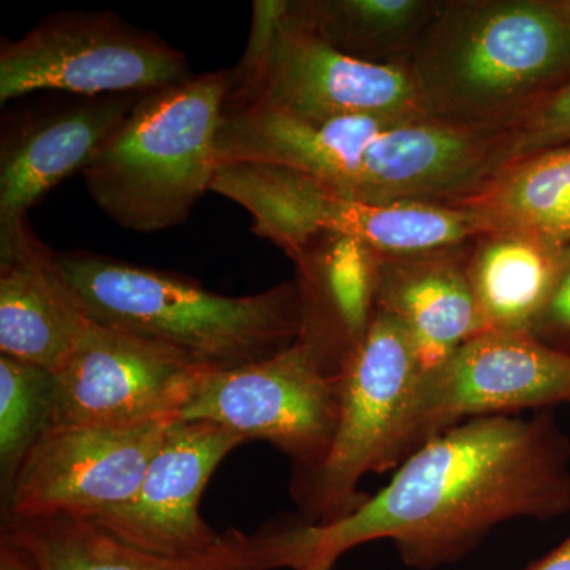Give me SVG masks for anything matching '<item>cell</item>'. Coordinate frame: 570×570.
<instances>
[{
    "label": "cell",
    "mask_w": 570,
    "mask_h": 570,
    "mask_svg": "<svg viewBox=\"0 0 570 570\" xmlns=\"http://www.w3.org/2000/svg\"><path fill=\"white\" fill-rule=\"evenodd\" d=\"M570 512V441L549 412L472 419L420 445L389 485L330 524H275L284 568L390 539L409 568L466 557L493 528Z\"/></svg>",
    "instance_id": "6da1fadb"
},
{
    "label": "cell",
    "mask_w": 570,
    "mask_h": 570,
    "mask_svg": "<svg viewBox=\"0 0 570 570\" xmlns=\"http://www.w3.org/2000/svg\"><path fill=\"white\" fill-rule=\"evenodd\" d=\"M217 167L294 168L330 193L363 202L455 205L510 163V132H482L420 118L346 116L311 122L266 110L224 111Z\"/></svg>",
    "instance_id": "7a4b0ae2"
},
{
    "label": "cell",
    "mask_w": 570,
    "mask_h": 570,
    "mask_svg": "<svg viewBox=\"0 0 570 570\" xmlns=\"http://www.w3.org/2000/svg\"><path fill=\"white\" fill-rule=\"evenodd\" d=\"M428 116L508 132L570 78V24L550 0H444L409 62Z\"/></svg>",
    "instance_id": "3957f363"
},
{
    "label": "cell",
    "mask_w": 570,
    "mask_h": 570,
    "mask_svg": "<svg viewBox=\"0 0 570 570\" xmlns=\"http://www.w3.org/2000/svg\"><path fill=\"white\" fill-rule=\"evenodd\" d=\"M55 258L92 322L164 344L208 371L272 358L302 330L295 279L257 295L227 296L174 273L85 250Z\"/></svg>",
    "instance_id": "277c9868"
},
{
    "label": "cell",
    "mask_w": 570,
    "mask_h": 570,
    "mask_svg": "<svg viewBox=\"0 0 570 570\" xmlns=\"http://www.w3.org/2000/svg\"><path fill=\"white\" fill-rule=\"evenodd\" d=\"M230 78L232 70L206 71L140 96L81 174L116 224L138 234L178 227L212 190Z\"/></svg>",
    "instance_id": "5b68a950"
},
{
    "label": "cell",
    "mask_w": 570,
    "mask_h": 570,
    "mask_svg": "<svg viewBox=\"0 0 570 570\" xmlns=\"http://www.w3.org/2000/svg\"><path fill=\"white\" fill-rule=\"evenodd\" d=\"M224 110L275 111L311 122L428 116L407 66H379L337 51L291 0L254 2L249 41L232 70Z\"/></svg>",
    "instance_id": "8992f818"
},
{
    "label": "cell",
    "mask_w": 570,
    "mask_h": 570,
    "mask_svg": "<svg viewBox=\"0 0 570 570\" xmlns=\"http://www.w3.org/2000/svg\"><path fill=\"white\" fill-rule=\"evenodd\" d=\"M212 193L253 217L254 234L296 262L316 236H348L379 255H419L464 245L475 234L471 217L428 202L363 204L326 190L294 168L268 164H224Z\"/></svg>",
    "instance_id": "52a82bcc"
},
{
    "label": "cell",
    "mask_w": 570,
    "mask_h": 570,
    "mask_svg": "<svg viewBox=\"0 0 570 570\" xmlns=\"http://www.w3.org/2000/svg\"><path fill=\"white\" fill-rule=\"evenodd\" d=\"M420 379L406 330L376 309L362 346L337 374L340 419L328 456L316 474L292 487L299 520L330 524L351 515L370 498L358 491L362 479L400 466L401 430Z\"/></svg>",
    "instance_id": "ba28073f"
},
{
    "label": "cell",
    "mask_w": 570,
    "mask_h": 570,
    "mask_svg": "<svg viewBox=\"0 0 570 570\" xmlns=\"http://www.w3.org/2000/svg\"><path fill=\"white\" fill-rule=\"evenodd\" d=\"M183 51L108 11L55 14L0 48V104L37 91L148 94L193 77Z\"/></svg>",
    "instance_id": "9c48e42d"
},
{
    "label": "cell",
    "mask_w": 570,
    "mask_h": 570,
    "mask_svg": "<svg viewBox=\"0 0 570 570\" xmlns=\"http://www.w3.org/2000/svg\"><path fill=\"white\" fill-rule=\"evenodd\" d=\"M340 419V384L296 340L272 358L209 371L179 422L205 420L250 441H266L294 464L292 487L325 463Z\"/></svg>",
    "instance_id": "30bf717a"
},
{
    "label": "cell",
    "mask_w": 570,
    "mask_h": 570,
    "mask_svg": "<svg viewBox=\"0 0 570 570\" xmlns=\"http://www.w3.org/2000/svg\"><path fill=\"white\" fill-rule=\"evenodd\" d=\"M570 403V354L530 333L483 332L420 379L401 430L400 464L431 438L472 419Z\"/></svg>",
    "instance_id": "8fae6325"
},
{
    "label": "cell",
    "mask_w": 570,
    "mask_h": 570,
    "mask_svg": "<svg viewBox=\"0 0 570 570\" xmlns=\"http://www.w3.org/2000/svg\"><path fill=\"white\" fill-rule=\"evenodd\" d=\"M206 373L181 352L92 322L56 373L51 425L178 422Z\"/></svg>",
    "instance_id": "7c38bea8"
},
{
    "label": "cell",
    "mask_w": 570,
    "mask_h": 570,
    "mask_svg": "<svg viewBox=\"0 0 570 570\" xmlns=\"http://www.w3.org/2000/svg\"><path fill=\"white\" fill-rule=\"evenodd\" d=\"M170 425H51L22 460L3 519L94 520L126 504Z\"/></svg>",
    "instance_id": "4fadbf2b"
},
{
    "label": "cell",
    "mask_w": 570,
    "mask_h": 570,
    "mask_svg": "<svg viewBox=\"0 0 570 570\" xmlns=\"http://www.w3.org/2000/svg\"><path fill=\"white\" fill-rule=\"evenodd\" d=\"M245 442L205 420L171 423L134 497L91 521L149 553L193 557L212 550L223 534L202 519V494L220 461Z\"/></svg>",
    "instance_id": "5bb4252c"
},
{
    "label": "cell",
    "mask_w": 570,
    "mask_h": 570,
    "mask_svg": "<svg viewBox=\"0 0 570 570\" xmlns=\"http://www.w3.org/2000/svg\"><path fill=\"white\" fill-rule=\"evenodd\" d=\"M142 94L91 97L26 119L0 145V257L28 245V213L69 176L82 174Z\"/></svg>",
    "instance_id": "9a60e30c"
},
{
    "label": "cell",
    "mask_w": 570,
    "mask_h": 570,
    "mask_svg": "<svg viewBox=\"0 0 570 570\" xmlns=\"http://www.w3.org/2000/svg\"><path fill=\"white\" fill-rule=\"evenodd\" d=\"M0 542L33 570H273L279 569L268 528L228 530L219 543L193 557H165L126 546L85 519H2Z\"/></svg>",
    "instance_id": "2e32d148"
},
{
    "label": "cell",
    "mask_w": 570,
    "mask_h": 570,
    "mask_svg": "<svg viewBox=\"0 0 570 570\" xmlns=\"http://www.w3.org/2000/svg\"><path fill=\"white\" fill-rule=\"evenodd\" d=\"M471 245L400 257L379 255L376 309L406 330L422 377L485 332L466 275Z\"/></svg>",
    "instance_id": "e0dca14e"
},
{
    "label": "cell",
    "mask_w": 570,
    "mask_h": 570,
    "mask_svg": "<svg viewBox=\"0 0 570 570\" xmlns=\"http://www.w3.org/2000/svg\"><path fill=\"white\" fill-rule=\"evenodd\" d=\"M295 265L302 302L298 341L330 376H337L376 316L379 254L354 238L324 232Z\"/></svg>",
    "instance_id": "ac0fdd59"
},
{
    "label": "cell",
    "mask_w": 570,
    "mask_h": 570,
    "mask_svg": "<svg viewBox=\"0 0 570 570\" xmlns=\"http://www.w3.org/2000/svg\"><path fill=\"white\" fill-rule=\"evenodd\" d=\"M91 324L55 254L36 235L0 257V355L56 374Z\"/></svg>",
    "instance_id": "d6986e66"
},
{
    "label": "cell",
    "mask_w": 570,
    "mask_h": 570,
    "mask_svg": "<svg viewBox=\"0 0 570 570\" xmlns=\"http://www.w3.org/2000/svg\"><path fill=\"white\" fill-rule=\"evenodd\" d=\"M562 247L521 230H485L472 242L466 275L485 332L531 335L557 279Z\"/></svg>",
    "instance_id": "ffe728a7"
},
{
    "label": "cell",
    "mask_w": 570,
    "mask_h": 570,
    "mask_svg": "<svg viewBox=\"0 0 570 570\" xmlns=\"http://www.w3.org/2000/svg\"><path fill=\"white\" fill-rule=\"evenodd\" d=\"M485 230H521L570 245V145L513 160L479 193L450 205Z\"/></svg>",
    "instance_id": "44dd1931"
},
{
    "label": "cell",
    "mask_w": 570,
    "mask_h": 570,
    "mask_svg": "<svg viewBox=\"0 0 570 570\" xmlns=\"http://www.w3.org/2000/svg\"><path fill=\"white\" fill-rule=\"evenodd\" d=\"M444 0H294L295 13L337 51L407 66Z\"/></svg>",
    "instance_id": "7402d4cb"
},
{
    "label": "cell",
    "mask_w": 570,
    "mask_h": 570,
    "mask_svg": "<svg viewBox=\"0 0 570 570\" xmlns=\"http://www.w3.org/2000/svg\"><path fill=\"white\" fill-rule=\"evenodd\" d=\"M56 374L0 355V483L9 498L22 460L51 426Z\"/></svg>",
    "instance_id": "603a6c76"
},
{
    "label": "cell",
    "mask_w": 570,
    "mask_h": 570,
    "mask_svg": "<svg viewBox=\"0 0 570 570\" xmlns=\"http://www.w3.org/2000/svg\"><path fill=\"white\" fill-rule=\"evenodd\" d=\"M509 132L515 160L570 145V78L532 105Z\"/></svg>",
    "instance_id": "cb8c5ba5"
},
{
    "label": "cell",
    "mask_w": 570,
    "mask_h": 570,
    "mask_svg": "<svg viewBox=\"0 0 570 570\" xmlns=\"http://www.w3.org/2000/svg\"><path fill=\"white\" fill-rule=\"evenodd\" d=\"M531 335L547 346L570 354V245L562 247L557 279Z\"/></svg>",
    "instance_id": "d4e9b609"
},
{
    "label": "cell",
    "mask_w": 570,
    "mask_h": 570,
    "mask_svg": "<svg viewBox=\"0 0 570 570\" xmlns=\"http://www.w3.org/2000/svg\"><path fill=\"white\" fill-rule=\"evenodd\" d=\"M523 570H570V535L560 547Z\"/></svg>",
    "instance_id": "484cf974"
},
{
    "label": "cell",
    "mask_w": 570,
    "mask_h": 570,
    "mask_svg": "<svg viewBox=\"0 0 570 570\" xmlns=\"http://www.w3.org/2000/svg\"><path fill=\"white\" fill-rule=\"evenodd\" d=\"M0 570H33L32 566L17 550L0 542Z\"/></svg>",
    "instance_id": "4316f807"
},
{
    "label": "cell",
    "mask_w": 570,
    "mask_h": 570,
    "mask_svg": "<svg viewBox=\"0 0 570 570\" xmlns=\"http://www.w3.org/2000/svg\"><path fill=\"white\" fill-rule=\"evenodd\" d=\"M550 6L553 10L570 24V0H550Z\"/></svg>",
    "instance_id": "83f0119b"
},
{
    "label": "cell",
    "mask_w": 570,
    "mask_h": 570,
    "mask_svg": "<svg viewBox=\"0 0 570 570\" xmlns=\"http://www.w3.org/2000/svg\"><path fill=\"white\" fill-rule=\"evenodd\" d=\"M335 562V558H317V560L309 562V564L302 570H333Z\"/></svg>",
    "instance_id": "f1b7e54d"
}]
</instances>
